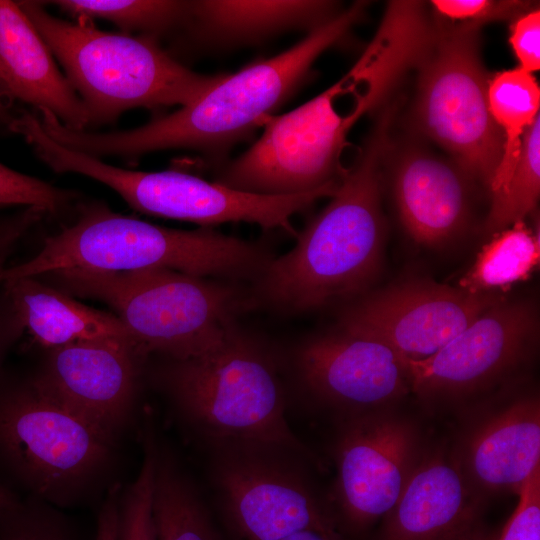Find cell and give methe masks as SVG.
I'll list each match as a JSON object with an SVG mask.
<instances>
[{
  "label": "cell",
  "instance_id": "8fae6325",
  "mask_svg": "<svg viewBox=\"0 0 540 540\" xmlns=\"http://www.w3.org/2000/svg\"><path fill=\"white\" fill-rule=\"evenodd\" d=\"M289 452L252 445L213 449L212 476L222 506L245 540H276L314 530L342 540L335 519Z\"/></svg>",
  "mask_w": 540,
  "mask_h": 540
},
{
  "label": "cell",
  "instance_id": "44dd1931",
  "mask_svg": "<svg viewBox=\"0 0 540 540\" xmlns=\"http://www.w3.org/2000/svg\"><path fill=\"white\" fill-rule=\"evenodd\" d=\"M339 2L321 0H195L183 30L199 44L230 48L256 44L332 20Z\"/></svg>",
  "mask_w": 540,
  "mask_h": 540
},
{
  "label": "cell",
  "instance_id": "9c48e42d",
  "mask_svg": "<svg viewBox=\"0 0 540 540\" xmlns=\"http://www.w3.org/2000/svg\"><path fill=\"white\" fill-rule=\"evenodd\" d=\"M481 27L435 16L418 60L411 124L453 159L480 188L489 189L503 136L488 103L491 75L480 54Z\"/></svg>",
  "mask_w": 540,
  "mask_h": 540
},
{
  "label": "cell",
  "instance_id": "836d02e7",
  "mask_svg": "<svg viewBox=\"0 0 540 540\" xmlns=\"http://www.w3.org/2000/svg\"><path fill=\"white\" fill-rule=\"evenodd\" d=\"M37 207H22L19 211L0 216V272L19 241L44 216Z\"/></svg>",
  "mask_w": 540,
  "mask_h": 540
},
{
  "label": "cell",
  "instance_id": "e575fe53",
  "mask_svg": "<svg viewBox=\"0 0 540 540\" xmlns=\"http://www.w3.org/2000/svg\"><path fill=\"white\" fill-rule=\"evenodd\" d=\"M23 330L12 301L3 287L0 293V370L7 353Z\"/></svg>",
  "mask_w": 540,
  "mask_h": 540
},
{
  "label": "cell",
  "instance_id": "8d00e7d4",
  "mask_svg": "<svg viewBox=\"0 0 540 540\" xmlns=\"http://www.w3.org/2000/svg\"><path fill=\"white\" fill-rule=\"evenodd\" d=\"M276 540H337L314 530H302Z\"/></svg>",
  "mask_w": 540,
  "mask_h": 540
},
{
  "label": "cell",
  "instance_id": "4316f807",
  "mask_svg": "<svg viewBox=\"0 0 540 540\" xmlns=\"http://www.w3.org/2000/svg\"><path fill=\"white\" fill-rule=\"evenodd\" d=\"M73 17L105 19L122 33L161 36L183 30L191 1L181 0H56L48 1Z\"/></svg>",
  "mask_w": 540,
  "mask_h": 540
},
{
  "label": "cell",
  "instance_id": "1f68e13d",
  "mask_svg": "<svg viewBox=\"0 0 540 540\" xmlns=\"http://www.w3.org/2000/svg\"><path fill=\"white\" fill-rule=\"evenodd\" d=\"M519 501L497 540H540V468L518 494Z\"/></svg>",
  "mask_w": 540,
  "mask_h": 540
},
{
  "label": "cell",
  "instance_id": "d590c367",
  "mask_svg": "<svg viewBox=\"0 0 540 540\" xmlns=\"http://www.w3.org/2000/svg\"><path fill=\"white\" fill-rule=\"evenodd\" d=\"M21 496L0 480V513L15 505Z\"/></svg>",
  "mask_w": 540,
  "mask_h": 540
},
{
  "label": "cell",
  "instance_id": "484cf974",
  "mask_svg": "<svg viewBox=\"0 0 540 540\" xmlns=\"http://www.w3.org/2000/svg\"><path fill=\"white\" fill-rule=\"evenodd\" d=\"M540 261L539 226L525 221L493 234L459 281L469 293H495L527 280Z\"/></svg>",
  "mask_w": 540,
  "mask_h": 540
},
{
  "label": "cell",
  "instance_id": "7402d4cb",
  "mask_svg": "<svg viewBox=\"0 0 540 540\" xmlns=\"http://www.w3.org/2000/svg\"><path fill=\"white\" fill-rule=\"evenodd\" d=\"M0 285L7 291L23 328L44 347L51 349L101 338L130 342L126 328L115 314L80 303L38 277Z\"/></svg>",
  "mask_w": 540,
  "mask_h": 540
},
{
  "label": "cell",
  "instance_id": "e0dca14e",
  "mask_svg": "<svg viewBox=\"0 0 540 540\" xmlns=\"http://www.w3.org/2000/svg\"><path fill=\"white\" fill-rule=\"evenodd\" d=\"M387 163L400 223L415 243L442 248L466 233L478 186L453 159L405 141L391 143Z\"/></svg>",
  "mask_w": 540,
  "mask_h": 540
},
{
  "label": "cell",
  "instance_id": "7c38bea8",
  "mask_svg": "<svg viewBox=\"0 0 540 540\" xmlns=\"http://www.w3.org/2000/svg\"><path fill=\"white\" fill-rule=\"evenodd\" d=\"M538 339L536 302L502 297L433 355L405 360L411 392L436 400L489 389L530 363Z\"/></svg>",
  "mask_w": 540,
  "mask_h": 540
},
{
  "label": "cell",
  "instance_id": "74e56055",
  "mask_svg": "<svg viewBox=\"0 0 540 540\" xmlns=\"http://www.w3.org/2000/svg\"><path fill=\"white\" fill-rule=\"evenodd\" d=\"M10 100H12L11 97L0 84V124H4L7 127L12 118L8 110Z\"/></svg>",
  "mask_w": 540,
  "mask_h": 540
},
{
  "label": "cell",
  "instance_id": "f546056e",
  "mask_svg": "<svg viewBox=\"0 0 540 540\" xmlns=\"http://www.w3.org/2000/svg\"><path fill=\"white\" fill-rule=\"evenodd\" d=\"M75 198V193L41 179L15 171L0 162V207H38L58 212Z\"/></svg>",
  "mask_w": 540,
  "mask_h": 540
},
{
  "label": "cell",
  "instance_id": "6da1fadb",
  "mask_svg": "<svg viewBox=\"0 0 540 540\" xmlns=\"http://www.w3.org/2000/svg\"><path fill=\"white\" fill-rule=\"evenodd\" d=\"M417 29L418 20L410 9L388 5L354 66L316 97L271 116L248 150L218 167L214 182L262 195H295L338 184L347 170L342 155L349 132L415 68L421 45L394 55Z\"/></svg>",
  "mask_w": 540,
  "mask_h": 540
},
{
  "label": "cell",
  "instance_id": "7a4b0ae2",
  "mask_svg": "<svg viewBox=\"0 0 540 540\" xmlns=\"http://www.w3.org/2000/svg\"><path fill=\"white\" fill-rule=\"evenodd\" d=\"M366 2L357 1L332 20L308 32L289 49L257 60L222 79L189 105L131 130L94 133L73 130L57 119L46 125L59 144L100 158H138L144 154L188 149L217 166L302 86L316 59L339 43L362 18Z\"/></svg>",
  "mask_w": 540,
  "mask_h": 540
},
{
  "label": "cell",
  "instance_id": "ac0fdd59",
  "mask_svg": "<svg viewBox=\"0 0 540 540\" xmlns=\"http://www.w3.org/2000/svg\"><path fill=\"white\" fill-rule=\"evenodd\" d=\"M454 455L479 497L518 495L540 468L539 397L521 394L485 412Z\"/></svg>",
  "mask_w": 540,
  "mask_h": 540
},
{
  "label": "cell",
  "instance_id": "603a6c76",
  "mask_svg": "<svg viewBox=\"0 0 540 540\" xmlns=\"http://www.w3.org/2000/svg\"><path fill=\"white\" fill-rule=\"evenodd\" d=\"M143 459L140 470L124 489L116 483L105 494L97 515L95 540H157L152 498L159 438L152 413H144Z\"/></svg>",
  "mask_w": 540,
  "mask_h": 540
},
{
  "label": "cell",
  "instance_id": "4dcf8cb0",
  "mask_svg": "<svg viewBox=\"0 0 540 540\" xmlns=\"http://www.w3.org/2000/svg\"><path fill=\"white\" fill-rule=\"evenodd\" d=\"M430 3L437 17L479 27L494 21H513L538 7L535 2L519 0H433Z\"/></svg>",
  "mask_w": 540,
  "mask_h": 540
},
{
  "label": "cell",
  "instance_id": "5b68a950",
  "mask_svg": "<svg viewBox=\"0 0 540 540\" xmlns=\"http://www.w3.org/2000/svg\"><path fill=\"white\" fill-rule=\"evenodd\" d=\"M118 447L31 376L0 370V480L13 491L59 509L89 503L116 484Z\"/></svg>",
  "mask_w": 540,
  "mask_h": 540
},
{
  "label": "cell",
  "instance_id": "ab89813d",
  "mask_svg": "<svg viewBox=\"0 0 540 540\" xmlns=\"http://www.w3.org/2000/svg\"><path fill=\"white\" fill-rule=\"evenodd\" d=\"M1 79H2V68H1V63H0V84L2 85ZM2 87H3V85H2ZM3 88H4V87H3Z\"/></svg>",
  "mask_w": 540,
  "mask_h": 540
},
{
  "label": "cell",
  "instance_id": "9a60e30c",
  "mask_svg": "<svg viewBox=\"0 0 540 540\" xmlns=\"http://www.w3.org/2000/svg\"><path fill=\"white\" fill-rule=\"evenodd\" d=\"M141 359L125 340H83L51 348L31 377L57 402L119 441L135 415Z\"/></svg>",
  "mask_w": 540,
  "mask_h": 540
},
{
  "label": "cell",
  "instance_id": "d4e9b609",
  "mask_svg": "<svg viewBox=\"0 0 540 540\" xmlns=\"http://www.w3.org/2000/svg\"><path fill=\"white\" fill-rule=\"evenodd\" d=\"M490 113L502 132L503 152L489 189V197L503 192L519 160L525 131L539 115L540 88L533 74L520 67L491 75Z\"/></svg>",
  "mask_w": 540,
  "mask_h": 540
},
{
  "label": "cell",
  "instance_id": "f1b7e54d",
  "mask_svg": "<svg viewBox=\"0 0 540 540\" xmlns=\"http://www.w3.org/2000/svg\"><path fill=\"white\" fill-rule=\"evenodd\" d=\"M0 540H82L75 523L61 511L32 496L0 513Z\"/></svg>",
  "mask_w": 540,
  "mask_h": 540
},
{
  "label": "cell",
  "instance_id": "5bb4252c",
  "mask_svg": "<svg viewBox=\"0 0 540 540\" xmlns=\"http://www.w3.org/2000/svg\"><path fill=\"white\" fill-rule=\"evenodd\" d=\"M422 452L416 425L392 408L343 417L334 499L351 530L362 531L392 510Z\"/></svg>",
  "mask_w": 540,
  "mask_h": 540
},
{
  "label": "cell",
  "instance_id": "f35d334b",
  "mask_svg": "<svg viewBox=\"0 0 540 540\" xmlns=\"http://www.w3.org/2000/svg\"><path fill=\"white\" fill-rule=\"evenodd\" d=\"M499 533L488 531L481 526L458 540H497Z\"/></svg>",
  "mask_w": 540,
  "mask_h": 540
},
{
  "label": "cell",
  "instance_id": "52a82bcc",
  "mask_svg": "<svg viewBox=\"0 0 540 540\" xmlns=\"http://www.w3.org/2000/svg\"><path fill=\"white\" fill-rule=\"evenodd\" d=\"M161 377L178 415L213 449L264 446L314 459L286 419L271 356L235 326L199 356L168 359Z\"/></svg>",
  "mask_w": 540,
  "mask_h": 540
},
{
  "label": "cell",
  "instance_id": "ba28073f",
  "mask_svg": "<svg viewBox=\"0 0 540 540\" xmlns=\"http://www.w3.org/2000/svg\"><path fill=\"white\" fill-rule=\"evenodd\" d=\"M40 277L111 307L142 357L182 360L211 350L234 326L243 301L233 287L170 269L62 270Z\"/></svg>",
  "mask_w": 540,
  "mask_h": 540
},
{
  "label": "cell",
  "instance_id": "4fadbf2b",
  "mask_svg": "<svg viewBox=\"0 0 540 540\" xmlns=\"http://www.w3.org/2000/svg\"><path fill=\"white\" fill-rule=\"evenodd\" d=\"M502 297L469 293L431 279H407L353 300L337 328L376 340L405 360H422Z\"/></svg>",
  "mask_w": 540,
  "mask_h": 540
},
{
  "label": "cell",
  "instance_id": "ffe728a7",
  "mask_svg": "<svg viewBox=\"0 0 540 540\" xmlns=\"http://www.w3.org/2000/svg\"><path fill=\"white\" fill-rule=\"evenodd\" d=\"M0 63L12 100L49 111L73 130L89 126L85 105L16 1L0 0Z\"/></svg>",
  "mask_w": 540,
  "mask_h": 540
},
{
  "label": "cell",
  "instance_id": "83f0119b",
  "mask_svg": "<svg viewBox=\"0 0 540 540\" xmlns=\"http://www.w3.org/2000/svg\"><path fill=\"white\" fill-rule=\"evenodd\" d=\"M539 196L540 114L523 135L519 160L505 190L490 197L485 232L493 235L525 221L534 212Z\"/></svg>",
  "mask_w": 540,
  "mask_h": 540
},
{
  "label": "cell",
  "instance_id": "d6a6232c",
  "mask_svg": "<svg viewBox=\"0 0 540 540\" xmlns=\"http://www.w3.org/2000/svg\"><path fill=\"white\" fill-rule=\"evenodd\" d=\"M509 42L520 68L531 74L540 69L539 7L521 14L512 21Z\"/></svg>",
  "mask_w": 540,
  "mask_h": 540
},
{
  "label": "cell",
  "instance_id": "3957f363",
  "mask_svg": "<svg viewBox=\"0 0 540 540\" xmlns=\"http://www.w3.org/2000/svg\"><path fill=\"white\" fill-rule=\"evenodd\" d=\"M346 170L328 205L298 235L292 250L262 272L261 292L272 304L306 311L355 300L378 277L384 256V166L397 107H385Z\"/></svg>",
  "mask_w": 540,
  "mask_h": 540
},
{
  "label": "cell",
  "instance_id": "30bf717a",
  "mask_svg": "<svg viewBox=\"0 0 540 540\" xmlns=\"http://www.w3.org/2000/svg\"><path fill=\"white\" fill-rule=\"evenodd\" d=\"M38 158L55 172L77 173L105 184L135 210L203 226L242 221L293 233L291 217L318 199L331 197L338 186L295 195L243 192L178 170L145 172L115 167L51 138L40 144Z\"/></svg>",
  "mask_w": 540,
  "mask_h": 540
},
{
  "label": "cell",
  "instance_id": "cb8c5ba5",
  "mask_svg": "<svg viewBox=\"0 0 540 540\" xmlns=\"http://www.w3.org/2000/svg\"><path fill=\"white\" fill-rule=\"evenodd\" d=\"M152 517L157 540H219L196 488L160 440Z\"/></svg>",
  "mask_w": 540,
  "mask_h": 540
},
{
  "label": "cell",
  "instance_id": "2e32d148",
  "mask_svg": "<svg viewBox=\"0 0 540 540\" xmlns=\"http://www.w3.org/2000/svg\"><path fill=\"white\" fill-rule=\"evenodd\" d=\"M295 362L307 393L343 417L392 408L411 392L405 359L338 328L304 342Z\"/></svg>",
  "mask_w": 540,
  "mask_h": 540
},
{
  "label": "cell",
  "instance_id": "8992f818",
  "mask_svg": "<svg viewBox=\"0 0 540 540\" xmlns=\"http://www.w3.org/2000/svg\"><path fill=\"white\" fill-rule=\"evenodd\" d=\"M89 114V126L114 121L133 108L191 104L224 74L192 71L165 51L159 39L99 30L88 18L69 22L48 13L41 1H16Z\"/></svg>",
  "mask_w": 540,
  "mask_h": 540
},
{
  "label": "cell",
  "instance_id": "277c9868",
  "mask_svg": "<svg viewBox=\"0 0 540 540\" xmlns=\"http://www.w3.org/2000/svg\"><path fill=\"white\" fill-rule=\"evenodd\" d=\"M270 261L260 245L209 228L154 225L97 202L83 206L77 221L48 237L34 257L5 267L0 284L62 270L170 269L200 277H247L262 273Z\"/></svg>",
  "mask_w": 540,
  "mask_h": 540
},
{
  "label": "cell",
  "instance_id": "d6986e66",
  "mask_svg": "<svg viewBox=\"0 0 540 540\" xmlns=\"http://www.w3.org/2000/svg\"><path fill=\"white\" fill-rule=\"evenodd\" d=\"M482 502L454 454L423 451L380 540H458L480 526Z\"/></svg>",
  "mask_w": 540,
  "mask_h": 540
}]
</instances>
